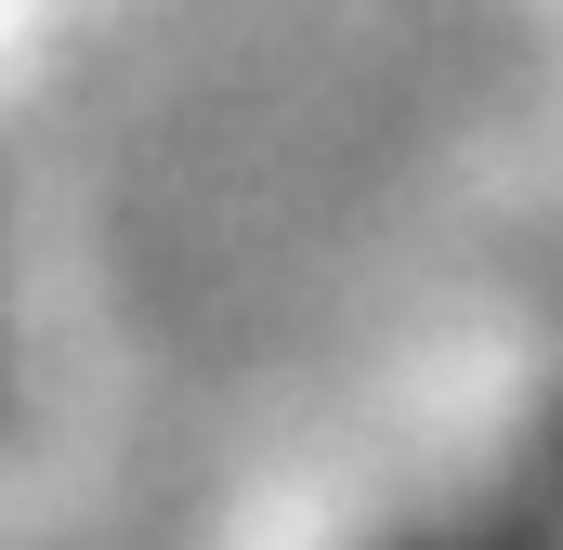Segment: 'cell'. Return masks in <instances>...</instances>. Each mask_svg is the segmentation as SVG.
<instances>
[]
</instances>
